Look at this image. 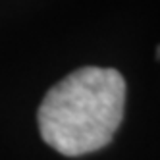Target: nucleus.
Returning a JSON list of instances; mask_svg holds the SVG:
<instances>
[{
	"label": "nucleus",
	"instance_id": "obj_1",
	"mask_svg": "<svg viewBox=\"0 0 160 160\" xmlns=\"http://www.w3.org/2000/svg\"><path fill=\"white\" fill-rule=\"evenodd\" d=\"M125 106V81L114 68L85 66L66 75L39 106L42 141L64 156L106 147L118 131Z\"/></svg>",
	"mask_w": 160,
	"mask_h": 160
},
{
	"label": "nucleus",
	"instance_id": "obj_2",
	"mask_svg": "<svg viewBox=\"0 0 160 160\" xmlns=\"http://www.w3.org/2000/svg\"><path fill=\"white\" fill-rule=\"evenodd\" d=\"M156 58H160V44L156 47Z\"/></svg>",
	"mask_w": 160,
	"mask_h": 160
}]
</instances>
